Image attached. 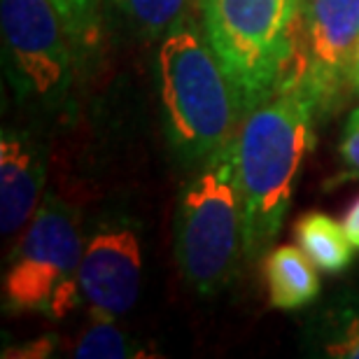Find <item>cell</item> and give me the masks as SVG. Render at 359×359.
I'll list each match as a JSON object with an SVG mask.
<instances>
[{
    "label": "cell",
    "mask_w": 359,
    "mask_h": 359,
    "mask_svg": "<svg viewBox=\"0 0 359 359\" xmlns=\"http://www.w3.org/2000/svg\"><path fill=\"white\" fill-rule=\"evenodd\" d=\"M318 121L311 93L287 75L243 117L236 133V170L243 201L245 259H259L283 229L287 208Z\"/></svg>",
    "instance_id": "1"
},
{
    "label": "cell",
    "mask_w": 359,
    "mask_h": 359,
    "mask_svg": "<svg viewBox=\"0 0 359 359\" xmlns=\"http://www.w3.org/2000/svg\"><path fill=\"white\" fill-rule=\"evenodd\" d=\"M156 80L163 131L184 168L203 166L236 140L243 121L238 96L191 17L159 40Z\"/></svg>",
    "instance_id": "2"
},
{
    "label": "cell",
    "mask_w": 359,
    "mask_h": 359,
    "mask_svg": "<svg viewBox=\"0 0 359 359\" xmlns=\"http://www.w3.org/2000/svg\"><path fill=\"white\" fill-rule=\"evenodd\" d=\"M243 250V201L236 140L212 154L184 184L175 210V262L184 283L210 299L231 285Z\"/></svg>",
    "instance_id": "3"
},
{
    "label": "cell",
    "mask_w": 359,
    "mask_h": 359,
    "mask_svg": "<svg viewBox=\"0 0 359 359\" xmlns=\"http://www.w3.org/2000/svg\"><path fill=\"white\" fill-rule=\"evenodd\" d=\"M304 0H198L201 26L243 117L285 80Z\"/></svg>",
    "instance_id": "4"
},
{
    "label": "cell",
    "mask_w": 359,
    "mask_h": 359,
    "mask_svg": "<svg viewBox=\"0 0 359 359\" xmlns=\"http://www.w3.org/2000/svg\"><path fill=\"white\" fill-rule=\"evenodd\" d=\"M5 77L17 96L33 110L66 114L82 59L66 24L49 0H0Z\"/></svg>",
    "instance_id": "5"
},
{
    "label": "cell",
    "mask_w": 359,
    "mask_h": 359,
    "mask_svg": "<svg viewBox=\"0 0 359 359\" xmlns=\"http://www.w3.org/2000/svg\"><path fill=\"white\" fill-rule=\"evenodd\" d=\"M84 252L82 217L75 205L45 194L3 273L5 313H49L54 294L77 278Z\"/></svg>",
    "instance_id": "6"
},
{
    "label": "cell",
    "mask_w": 359,
    "mask_h": 359,
    "mask_svg": "<svg viewBox=\"0 0 359 359\" xmlns=\"http://www.w3.org/2000/svg\"><path fill=\"white\" fill-rule=\"evenodd\" d=\"M357 49L359 0H304L287 75L311 93L318 119L339 110L353 89Z\"/></svg>",
    "instance_id": "7"
},
{
    "label": "cell",
    "mask_w": 359,
    "mask_h": 359,
    "mask_svg": "<svg viewBox=\"0 0 359 359\" xmlns=\"http://www.w3.org/2000/svg\"><path fill=\"white\" fill-rule=\"evenodd\" d=\"M142 226L124 208L100 212L84 238L77 283L91 313H131L142 287Z\"/></svg>",
    "instance_id": "8"
},
{
    "label": "cell",
    "mask_w": 359,
    "mask_h": 359,
    "mask_svg": "<svg viewBox=\"0 0 359 359\" xmlns=\"http://www.w3.org/2000/svg\"><path fill=\"white\" fill-rule=\"evenodd\" d=\"M47 147L28 128L5 126L0 133V233L17 241L42 203Z\"/></svg>",
    "instance_id": "9"
},
{
    "label": "cell",
    "mask_w": 359,
    "mask_h": 359,
    "mask_svg": "<svg viewBox=\"0 0 359 359\" xmlns=\"http://www.w3.org/2000/svg\"><path fill=\"white\" fill-rule=\"evenodd\" d=\"M311 357L359 359V294L341 292L311 315L304 329Z\"/></svg>",
    "instance_id": "10"
},
{
    "label": "cell",
    "mask_w": 359,
    "mask_h": 359,
    "mask_svg": "<svg viewBox=\"0 0 359 359\" xmlns=\"http://www.w3.org/2000/svg\"><path fill=\"white\" fill-rule=\"evenodd\" d=\"M318 266L301 248L278 245L264 255L269 304L276 311L297 313L315 304L320 297Z\"/></svg>",
    "instance_id": "11"
},
{
    "label": "cell",
    "mask_w": 359,
    "mask_h": 359,
    "mask_svg": "<svg viewBox=\"0 0 359 359\" xmlns=\"http://www.w3.org/2000/svg\"><path fill=\"white\" fill-rule=\"evenodd\" d=\"M294 238L315 266L329 276H341L355 259V245L350 243L346 226L327 212H306L294 224Z\"/></svg>",
    "instance_id": "12"
},
{
    "label": "cell",
    "mask_w": 359,
    "mask_h": 359,
    "mask_svg": "<svg viewBox=\"0 0 359 359\" xmlns=\"http://www.w3.org/2000/svg\"><path fill=\"white\" fill-rule=\"evenodd\" d=\"M73 357L80 359H131L147 357L142 346L117 327V318L107 313H91L89 325L75 341Z\"/></svg>",
    "instance_id": "13"
},
{
    "label": "cell",
    "mask_w": 359,
    "mask_h": 359,
    "mask_svg": "<svg viewBox=\"0 0 359 359\" xmlns=\"http://www.w3.org/2000/svg\"><path fill=\"white\" fill-rule=\"evenodd\" d=\"M126 24L147 40H161L189 17V0H110Z\"/></svg>",
    "instance_id": "14"
},
{
    "label": "cell",
    "mask_w": 359,
    "mask_h": 359,
    "mask_svg": "<svg viewBox=\"0 0 359 359\" xmlns=\"http://www.w3.org/2000/svg\"><path fill=\"white\" fill-rule=\"evenodd\" d=\"M49 3L54 5L61 21L66 24L82 59V66H87L96 56L100 40H103V33H100L103 31V21H100L103 0H49Z\"/></svg>",
    "instance_id": "15"
},
{
    "label": "cell",
    "mask_w": 359,
    "mask_h": 359,
    "mask_svg": "<svg viewBox=\"0 0 359 359\" xmlns=\"http://www.w3.org/2000/svg\"><path fill=\"white\" fill-rule=\"evenodd\" d=\"M359 182V107L350 112L339 142V170L327 187Z\"/></svg>",
    "instance_id": "16"
},
{
    "label": "cell",
    "mask_w": 359,
    "mask_h": 359,
    "mask_svg": "<svg viewBox=\"0 0 359 359\" xmlns=\"http://www.w3.org/2000/svg\"><path fill=\"white\" fill-rule=\"evenodd\" d=\"M56 348V336H42V339L26 343L21 348H7L3 357H49Z\"/></svg>",
    "instance_id": "17"
},
{
    "label": "cell",
    "mask_w": 359,
    "mask_h": 359,
    "mask_svg": "<svg viewBox=\"0 0 359 359\" xmlns=\"http://www.w3.org/2000/svg\"><path fill=\"white\" fill-rule=\"evenodd\" d=\"M343 226H346V233L350 243L359 250V196L350 203V208L343 215Z\"/></svg>",
    "instance_id": "18"
},
{
    "label": "cell",
    "mask_w": 359,
    "mask_h": 359,
    "mask_svg": "<svg viewBox=\"0 0 359 359\" xmlns=\"http://www.w3.org/2000/svg\"><path fill=\"white\" fill-rule=\"evenodd\" d=\"M353 91H355V93H359V49H357L355 70H353Z\"/></svg>",
    "instance_id": "19"
}]
</instances>
